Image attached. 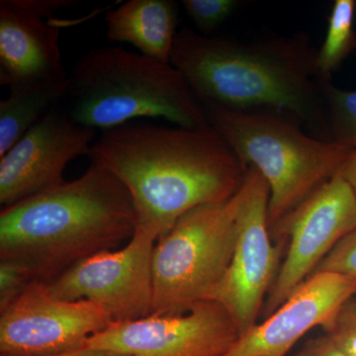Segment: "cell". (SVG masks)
I'll use <instances>...</instances> for the list:
<instances>
[{"mask_svg": "<svg viewBox=\"0 0 356 356\" xmlns=\"http://www.w3.org/2000/svg\"><path fill=\"white\" fill-rule=\"evenodd\" d=\"M95 159L127 188L137 228L165 235L180 217L240 191L247 168L214 128H168L129 122L102 131Z\"/></svg>", "mask_w": 356, "mask_h": 356, "instance_id": "6da1fadb", "label": "cell"}, {"mask_svg": "<svg viewBox=\"0 0 356 356\" xmlns=\"http://www.w3.org/2000/svg\"><path fill=\"white\" fill-rule=\"evenodd\" d=\"M317 54L305 32L238 41L182 28L170 65L203 105L277 112L305 126L314 137L331 142Z\"/></svg>", "mask_w": 356, "mask_h": 356, "instance_id": "7a4b0ae2", "label": "cell"}, {"mask_svg": "<svg viewBox=\"0 0 356 356\" xmlns=\"http://www.w3.org/2000/svg\"><path fill=\"white\" fill-rule=\"evenodd\" d=\"M91 159L72 181L3 208L0 213V261L24 266L49 282L70 267L131 240L137 228L127 188Z\"/></svg>", "mask_w": 356, "mask_h": 356, "instance_id": "3957f363", "label": "cell"}, {"mask_svg": "<svg viewBox=\"0 0 356 356\" xmlns=\"http://www.w3.org/2000/svg\"><path fill=\"white\" fill-rule=\"evenodd\" d=\"M70 116L105 131L137 118H163L177 127L210 126L202 103L181 72L121 47L93 49L67 76L64 100Z\"/></svg>", "mask_w": 356, "mask_h": 356, "instance_id": "277c9868", "label": "cell"}, {"mask_svg": "<svg viewBox=\"0 0 356 356\" xmlns=\"http://www.w3.org/2000/svg\"><path fill=\"white\" fill-rule=\"evenodd\" d=\"M214 128L245 168L254 166L270 188V234L311 194L341 172L353 149L318 139L277 112L236 111L203 105Z\"/></svg>", "mask_w": 356, "mask_h": 356, "instance_id": "5b68a950", "label": "cell"}, {"mask_svg": "<svg viewBox=\"0 0 356 356\" xmlns=\"http://www.w3.org/2000/svg\"><path fill=\"white\" fill-rule=\"evenodd\" d=\"M242 196L241 187L228 200L198 206L159 236L153 254L152 314L185 313L211 301L233 257Z\"/></svg>", "mask_w": 356, "mask_h": 356, "instance_id": "8992f818", "label": "cell"}, {"mask_svg": "<svg viewBox=\"0 0 356 356\" xmlns=\"http://www.w3.org/2000/svg\"><path fill=\"white\" fill-rule=\"evenodd\" d=\"M236 218L231 264L211 301L225 307L245 336L255 325L264 300L280 269L283 243L274 245L268 226L270 188L266 178L247 166Z\"/></svg>", "mask_w": 356, "mask_h": 356, "instance_id": "52a82bcc", "label": "cell"}, {"mask_svg": "<svg viewBox=\"0 0 356 356\" xmlns=\"http://www.w3.org/2000/svg\"><path fill=\"white\" fill-rule=\"evenodd\" d=\"M158 238L152 229L136 228L125 247L77 262L47 282L49 290L58 299L95 302L112 322L147 317L153 308V254Z\"/></svg>", "mask_w": 356, "mask_h": 356, "instance_id": "ba28073f", "label": "cell"}, {"mask_svg": "<svg viewBox=\"0 0 356 356\" xmlns=\"http://www.w3.org/2000/svg\"><path fill=\"white\" fill-rule=\"evenodd\" d=\"M356 229V195L341 172L325 182L288 215L271 235L286 242L284 261L268 293V317L314 273L344 236Z\"/></svg>", "mask_w": 356, "mask_h": 356, "instance_id": "9c48e42d", "label": "cell"}, {"mask_svg": "<svg viewBox=\"0 0 356 356\" xmlns=\"http://www.w3.org/2000/svg\"><path fill=\"white\" fill-rule=\"evenodd\" d=\"M240 337L224 306L203 301L185 313L112 322L89 337L86 348L126 356H222Z\"/></svg>", "mask_w": 356, "mask_h": 356, "instance_id": "30bf717a", "label": "cell"}, {"mask_svg": "<svg viewBox=\"0 0 356 356\" xmlns=\"http://www.w3.org/2000/svg\"><path fill=\"white\" fill-rule=\"evenodd\" d=\"M111 323L95 302L58 299L47 282L33 280L0 311V356H51L83 350L89 337Z\"/></svg>", "mask_w": 356, "mask_h": 356, "instance_id": "8fae6325", "label": "cell"}, {"mask_svg": "<svg viewBox=\"0 0 356 356\" xmlns=\"http://www.w3.org/2000/svg\"><path fill=\"white\" fill-rule=\"evenodd\" d=\"M95 140L96 130L77 123L58 103L0 158L2 209L64 184L65 168L89 156Z\"/></svg>", "mask_w": 356, "mask_h": 356, "instance_id": "7c38bea8", "label": "cell"}, {"mask_svg": "<svg viewBox=\"0 0 356 356\" xmlns=\"http://www.w3.org/2000/svg\"><path fill=\"white\" fill-rule=\"evenodd\" d=\"M70 0L0 1V84L9 89L67 77L62 62V24L55 11Z\"/></svg>", "mask_w": 356, "mask_h": 356, "instance_id": "4fadbf2b", "label": "cell"}, {"mask_svg": "<svg viewBox=\"0 0 356 356\" xmlns=\"http://www.w3.org/2000/svg\"><path fill=\"white\" fill-rule=\"evenodd\" d=\"M355 294V278L313 273L277 310L240 337L222 356H285L313 327L327 329Z\"/></svg>", "mask_w": 356, "mask_h": 356, "instance_id": "5bb4252c", "label": "cell"}, {"mask_svg": "<svg viewBox=\"0 0 356 356\" xmlns=\"http://www.w3.org/2000/svg\"><path fill=\"white\" fill-rule=\"evenodd\" d=\"M110 42L128 43L140 54L163 64L177 32L178 7L172 0H129L105 15Z\"/></svg>", "mask_w": 356, "mask_h": 356, "instance_id": "9a60e30c", "label": "cell"}, {"mask_svg": "<svg viewBox=\"0 0 356 356\" xmlns=\"http://www.w3.org/2000/svg\"><path fill=\"white\" fill-rule=\"evenodd\" d=\"M67 93V77L10 89L8 97L0 102V158L53 107L64 102Z\"/></svg>", "mask_w": 356, "mask_h": 356, "instance_id": "2e32d148", "label": "cell"}, {"mask_svg": "<svg viewBox=\"0 0 356 356\" xmlns=\"http://www.w3.org/2000/svg\"><path fill=\"white\" fill-rule=\"evenodd\" d=\"M355 0H336L327 17L324 43L317 54L320 81H331L332 74L356 50Z\"/></svg>", "mask_w": 356, "mask_h": 356, "instance_id": "e0dca14e", "label": "cell"}, {"mask_svg": "<svg viewBox=\"0 0 356 356\" xmlns=\"http://www.w3.org/2000/svg\"><path fill=\"white\" fill-rule=\"evenodd\" d=\"M331 142L356 149V90L321 81Z\"/></svg>", "mask_w": 356, "mask_h": 356, "instance_id": "ac0fdd59", "label": "cell"}, {"mask_svg": "<svg viewBox=\"0 0 356 356\" xmlns=\"http://www.w3.org/2000/svg\"><path fill=\"white\" fill-rule=\"evenodd\" d=\"M181 3L200 34L206 36L216 31L241 6L238 0H184Z\"/></svg>", "mask_w": 356, "mask_h": 356, "instance_id": "d6986e66", "label": "cell"}, {"mask_svg": "<svg viewBox=\"0 0 356 356\" xmlns=\"http://www.w3.org/2000/svg\"><path fill=\"white\" fill-rule=\"evenodd\" d=\"M324 331L344 355L356 356V302L350 300Z\"/></svg>", "mask_w": 356, "mask_h": 356, "instance_id": "ffe728a7", "label": "cell"}, {"mask_svg": "<svg viewBox=\"0 0 356 356\" xmlns=\"http://www.w3.org/2000/svg\"><path fill=\"white\" fill-rule=\"evenodd\" d=\"M332 273L356 280V229L344 236L314 273Z\"/></svg>", "mask_w": 356, "mask_h": 356, "instance_id": "44dd1931", "label": "cell"}, {"mask_svg": "<svg viewBox=\"0 0 356 356\" xmlns=\"http://www.w3.org/2000/svg\"><path fill=\"white\" fill-rule=\"evenodd\" d=\"M33 280H36L24 266L0 261V311L10 305Z\"/></svg>", "mask_w": 356, "mask_h": 356, "instance_id": "7402d4cb", "label": "cell"}, {"mask_svg": "<svg viewBox=\"0 0 356 356\" xmlns=\"http://www.w3.org/2000/svg\"><path fill=\"white\" fill-rule=\"evenodd\" d=\"M297 356H346L329 337L310 339Z\"/></svg>", "mask_w": 356, "mask_h": 356, "instance_id": "603a6c76", "label": "cell"}, {"mask_svg": "<svg viewBox=\"0 0 356 356\" xmlns=\"http://www.w3.org/2000/svg\"><path fill=\"white\" fill-rule=\"evenodd\" d=\"M339 172L353 187L356 195V149L351 152L350 156L346 159V163H344Z\"/></svg>", "mask_w": 356, "mask_h": 356, "instance_id": "cb8c5ba5", "label": "cell"}, {"mask_svg": "<svg viewBox=\"0 0 356 356\" xmlns=\"http://www.w3.org/2000/svg\"><path fill=\"white\" fill-rule=\"evenodd\" d=\"M51 356H126L117 355V353H110V351L88 350V348H83V350L72 351V353H63V355H51Z\"/></svg>", "mask_w": 356, "mask_h": 356, "instance_id": "d4e9b609", "label": "cell"}]
</instances>
